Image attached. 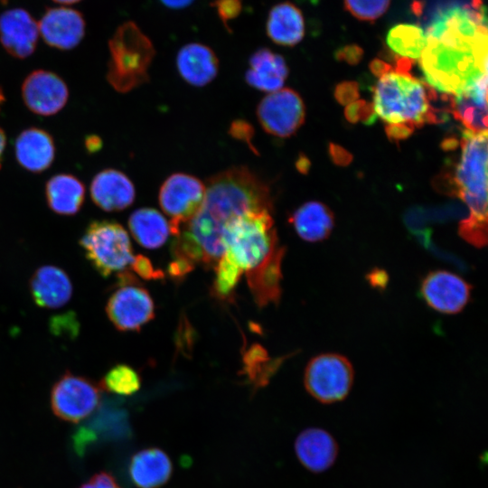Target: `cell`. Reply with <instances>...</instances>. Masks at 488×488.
I'll list each match as a JSON object with an SVG mask.
<instances>
[{
    "instance_id": "60d3db41",
    "label": "cell",
    "mask_w": 488,
    "mask_h": 488,
    "mask_svg": "<svg viewBox=\"0 0 488 488\" xmlns=\"http://www.w3.org/2000/svg\"><path fill=\"white\" fill-rule=\"evenodd\" d=\"M194 265L191 262L182 259L174 258L168 267L169 274L174 278H181L184 277L187 273L192 271Z\"/></svg>"
},
{
    "instance_id": "83f0119b",
    "label": "cell",
    "mask_w": 488,
    "mask_h": 488,
    "mask_svg": "<svg viewBox=\"0 0 488 488\" xmlns=\"http://www.w3.org/2000/svg\"><path fill=\"white\" fill-rule=\"evenodd\" d=\"M45 196L53 212L70 216L80 210L85 198V187L74 175L59 174L46 183Z\"/></svg>"
},
{
    "instance_id": "5bb4252c",
    "label": "cell",
    "mask_w": 488,
    "mask_h": 488,
    "mask_svg": "<svg viewBox=\"0 0 488 488\" xmlns=\"http://www.w3.org/2000/svg\"><path fill=\"white\" fill-rule=\"evenodd\" d=\"M22 96L26 107L33 113L51 116L67 103L69 90L55 73L44 70L31 72L22 85Z\"/></svg>"
},
{
    "instance_id": "2e32d148",
    "label": "cell",
    "mask_w": 488,
    "mask_h": 488,
    "mask_svg": "<svg viewBox=\"0 0 488 488\" xmlns=\"http://www.w3.org/2000/svg\"><path fill=\"white\" fill-rule=\"evenodd\" d=\"M450 97V109L466 130L487 133V74L466 84Z\"/></svg>"
},
{
    "instance_id": "ba28073f",
    "label": "cell",
    "mask_w": 488,
    "mask_h": 488,
    "mask_svg": "<svg viewBox=\"0 0 488 488\" xmlns=\"http://www.w3.org/2000/svg\"><path fill=\"white\" fill-rule=\"evenodd\" d=\"M353 377L352 365L346 357L323 353L309 361L304 382L306 390L315 399L322 403H333L348 395Z\"/></svg>"
},
{
    "instance_id": "8992f818",
    "label": "cell",
    "mask_w": 488,
    "mask_h": 488,
    "mask_svg": "<svg viewBox=\"0 0 488 488\" xmlns=\"http://www.w3.org/2000/svg\"><path fill=\"white\" fill-rule=\"evenodd\" d=\"M108 49L107 80L117 91L127 92L148 81V69L155 50L135 22H125L117 28Z\"/></svg>"
},
{
    "instance_id": "7a4b0ae2",
    "label": "cell",
    "mask_w": 488,
    "mask_h": 488,
    "mask_svg": "<svg viewBox=\"0 0 488 488\" xmlns=\"http://www.w3.org/2000/svg\"><path fill=\"white\" fill-rule=\"evenodd\" d=\"M425 32L427 43L418 60L425 82L435 90L454 95L487 74V20L482 0L439 10Z\"/></svg>"
},
{
    "instance_id": "44dd1931",
    "label": "cell",
    "mask_w": 488,
    "mask_h": 488,
    "mask_svg": "<svg viewBox=\"0 0 488 488\" xmlns=\"http://www.w3.org/2000/svg\"><path fill=\"white\" fill-rule=\"evenodd\" d=\"M286 248L279 246L267 259L246 272L247 282L258 307L277 304L281 296V265Z\"/></svg>"
},
{
    "instance_id": "d4e9b609",
    "label": "cell",
    "mask_w": 488,
    "mask_h": 488,
    "mask_svg": "<svg viewBox=\"0 0 488 488\" xmlns=\"http://www.w3.org/2000/svg\"><path fill=\"white\" fill-rule=\"evenodd\" d=\"M128 473L136 487L159 488L169 481L173 464L164 451L157 447L145 448L132 456Z\"/></svg>"
},
{
    "instance_id": "f6af8a7d",
    "label": "cell",
    "mask_w": 488,
    "mask_h": 488,
    "mask_svg": "<svg viewBox=\"0 0 488 488\" xmlns=\"http://www.w3.org/2000/svg\"><path fill=\"white\" fill-rule=\"evenodd\" d=\"M367 277L371 285L373 286L381 287L387 285L388 276L383 270H373L368 275Z\"/></svg>"
},
{
    "instance_id": "1f68e13d",
    "label": "cell",
    "mask_w": 488,
    "mask_h": 488,
    "mask_svg": "<svg viewBox=\"0 0 488 488\" xmlns=\"http://www.w3.org/2000/svg\"><path fill=\"white\" fill-rule=\"evenodd\" d=\"M215 267L216 274L213 281V293L220 298H227L233 293L243 271L226 254H223Z\"/></svg>"
},
{
    "instance_id": "4dcf8cb0",
    "label": "cell",
    "mask_w": 488,
    "mask_h": 488,
    "mask_svg": "<svg viewBox=\"0 0 488 488\" xmlns=\"http://www.w3.org/2000/svg\"><path fill=\"white\" fill-rule=\"evenodd\" d=\"M100 385L110 393L128 396L140 389L141 378L132 367L117 364L105 374Z\"/></svg>"
},
{
    "instance_id": "8fae6325",
    "label": "cell",
    "mask_w": 488,
    "mask_h": 488,
    "mask_svg": "<svg viewBox=\"0 0 488 488\" xmlns=\"http://www.w3.org/2000/svg\"><path fill=\"white\" fill-rule=\"evenodd\" d=\"M205 193V183L192 174L175 173L164 180L159 190L158 201L170 219L173 235L199 211Z\"/></svg>"
},
{
    "instance_id": "6da1fadb",
    "label": "cell",
    "mask_w": 488,
    "mask_h": 488,
    "mask_svg": "<svg viewBox=\"0 0 488 488\" xmlns=\"http://www.w3.org/2000/svg\"><path fill=\"white\" fill-rule=\"evenodd\" d=\"M199 211L174 234V258L206 267H215L225 252L227 226L239 215L258 208H272L268 185L245 166H235L210 177Z\"/></svg>"
},
{
    "instance_id": "ee69618b",
    "label": "cell",
    "mask_w": 488,
    "mask_h": 488,
    "mask_svg": "<svg viewBox=\"0 0 488 488\" xmlns=\"http://www.w3.org/2000/svg\"><path fill=\"white\" fill-rule=\"evenodd\" d=\"M392 69L393 67L391 65L379 59H375L370 63L371 71L379 78L389 72Z\"/></svg>"
},
{
    "instance_id": "681fc988",
    "label": "cell",
    "mask_w": 488,
    "mask_h": 488,
    "mask_svg": "<svg viewBox=\"0 0 488 488\" xmlns=\"http://www.w3.org/2000/svg\"><path fill=\"white\" fill-rule=\"evenodd\" d=\"M5 142H6L5 135L4 131L0 128V166H1V162H2L3 153L5 147Z\"/></svg>"
},
{
    "instance_id": "f907efd6",
    "label": "cell",
    "mask_w": 488,
    "mask_h": 488,
    "mask_svg": "<svg viewBox=\"0 0 488 488\" xmlns=\"http://www.w3.org/2000/svg\"><path fill=\"white\" fill-rule=\"evenodd\" d=\"M53 2L64 5H71L80 2V0H52Z\"/></svg>"
},
{
    "instance_id": "b9f144b4",
    "label": "cell",
    "mask_w": 488,
    "mask_h": 488,
    "mask_svg": "<svg viewBox=\"0 0 488 488\" xmlns=\"http://www.w3.org/2000/svg\"><path fill=\"white\" fill-rule=\"evenodd\" d=\"M362 56V51L357 46H347L340 50L336 57L338 60H343L350 64H356Z\"/></svg>"
},
{
    "instance_id": "7c38bea8",
    "label": "cell",
    "mask_w": 488,
    "mask_h": 488,
    "mask_svg": "<svg viewBox=\"0 0 488 488\" xmlns=\"http://www.w3.org/2000/svg\"><path fill=\"white\" fill-rule=\"evenodd\" d=\"M305 115L302 98L289 88L267 93L257 108L261 127L267 134L282 138L291 136L300 128Z\"/></svg>"
},
{
    "instance_id": "3957f363",
    "label": "cell",
    "mask_w": 488,
    "mask_h": 488,
    "mask_svg": "<svg viewBox=\"0 0 488 488\" xmlns=\"http://www.w3.org/2000/svg\"><path fill=\"white\" fill-rule=\"evenodd\" d=\"M412 60L398 57L396 67L380 78L373 90L377 116L389 124L410 122L416 127L444 121L446 112L430 101L436 90L409 73Z\"/></svg>"
},
{
    "instance_id": "e575fe53",
    "label": "cell",
    "mask_w": 488,
    "mask_h": 488,
    "mask_svg": "<svg viewBox=\"0 0 488 488\" xmlns=\"http://www.w3.org/2000/svg\"><path fill=\"white\" fill-rule=\"evenodd\" d=\"M220 20L229 30L230 21L236 19L242 11V0H213L211 3Z\"/></svg>"
},
{
    "instance_id": "30bf717a",
    "label": "cell",
    "mask_w": 488,
    "mask_h": 488,
    "mask_svg": "<svg viewBox=\"0 0 488 488\" xmlns=\"http://www.w3.org/2000/svg\"><path fill=\"white\" fill-rule=\"evenodd\" d=\"M100 398V388L93 380L66 371L52 388L51 408L60 419L78 423L94 412Z\"/></svg>"
},
{
    "instance_id": "8d00e7d4",
    "label": "cell",
    "mask_w": 488,
    "mask_h": 488,
    "mask_svg": "<svg viewBox=\"0 0 488 488\" xmlns=\"http://www.w3.org/2000/svg\"><path fill=\"white\" fill-rule=\"evenodd\" d=\"M131 267L137 275L145 279H157L164 277L163 272L156 270L148 258L143 255L135 256Z\"/></svg>"
},
{
    "instance_id": "f1b7e54d",
    "label": "cell",
    "mask_w": 488,
    "mask_h": 488,
    "mask_svg": "<svg viewBox=\"0 0 488 488\" xmlns=\"http://www.w3.org/2000/svg\"><path fill=\"white\" fill-rule=\"evenodd\" d=\"M128 228L134 239L149 249L160 248L171 233L165 217L157 210L148 207L132 212L128 218Z\"/></svg>"
},
{
    "instance_id": "9a60e30c",
    "label": "cell",
    "mask_w": 488,
    "mask_h": 488,
    "mask_svg": "<svg viewBox=\"0 0 488 488\" xmlns=\"http://www.w3.org/2000/svg\"><path fill=\"white\" fill-rule=\"evenodd\" d=\"M85 26L83 15L67 7L47 8L38 24L43 41L59 50L76 47L85 34Z\"/></svg>"
},
{
    "instance_id": "ffe728a7",
    "label": "cell",
    "mask_w": 488,
    "mask_h": 488,
    "mask_svg": "<svg viewBox=\"0 0 488 488\" xmlns=\"http://www.w3.org/2000/svg\"><path fill=\"white\" fill-rule=\"evenodd\" d=\"M176 67L179 75L186 83L203 87L217 76L219 60L209 46L201 42H190L178 51Z\"/></svg>"
},
{
    "instance_id": "cb8c5ba5",
    "label": "cell",
    "mask_w": 488,
    "mask_h": 488,
    "mask_svg": "<svg viewBox=\"0 0 488 488\" xmlns=\"http://www.w3.org/2000/svg\"><path fill=\"white\" fill-rule=\"evenodd\" d=\"M296 454L300 463L311 472L321 473L328 469L337 455V445L324 429L308 428L297 436Z\"/></svg>"
},
{
    "instance_id": "f546056e",
    "label": "cell",
    "mask_w": 488,
    "mask_h": 488,
    "mask_svg": "<svg viewBox=\"0 0 488 488\" xmlns=\"http://www.w3.org/2000/svg\"><path fill=\"white\" fill-rule=\"evenodd\" d=\"M386 41L396 54L409 60L419 59L427 43L425 30L412 23L393 26L389 31Z\"/></svg>"
},
{
    "instance_id": "d590c367",
    "label": "cell",
    "mask_w": 488,
    "mask_h": 488,
    "mask_svg": "<svg viewBox=\"0 0 488 488\" xmlns=\"http://www.w3.org/2000/svg\"><path fill=\"white\" fill-rule=\"evenodd\" d=\"M334 97L341 105H349L360 97L359 85L355 81H343L334 89Z\"/></svg>"
},
{
    "instance_id": "74e56055",
    "label": "cell",
    "mask_w": 488,
    "mask_h": 488,
    "mask_svg": "<svg viewBox=\"0 0 488 488\" xmlns=\"http://www.w3.org/2000/svg\"><path fill=\"white\" fill-rule=\"evenodd\" d=\"M417 127L410 122L389 124L385 127L386 135L390 141L398 142L408 138Z\"/></svg>"
},
{
    "instance_id": "bcb514c9",
    "label": "cell",
    "mask_w": 488,
    "mask_h": 488,
    "mask_svg": "<svg viewBox=\"0 0 488 488\" xmlns=\"http://www.w3.org/2000/svg\"><path fill=\"white\" fill-rule=\"evenodd\" d=\"M164 6L170 9H183L189 6L194 0H159Z\"/></svg>"
},
{
    "instance_id": "f35d334b",
    "label": "cell",
    "mask_w": 488,
    "mask_h": 488,
    "mask_svg": "<svg viewBox=\"0 0 488 488\" xmlns=\"http://www.w3.org/2000/svg\"><path fill=\"white\" fill-rule=\"evenodd\" d=\"M80 488H121L113 475L107 472L94 474L87 483Z\"/></svg>"
},
{
    "instance_id": "c3c4849f",
    "label": "cell",
    "mask_w": 488,
    "mask_h": 488,
    "mask_svg": "<svg viewBox=\"0 0 488 488\" xmlns=\"http://www.w3.org/2000/svg\"><path fill=\"white\" fill-rule=\"evenodd\" d=\"M101 146V141L97 136H89V140H87V147L90 152L97 151Z\"/></svg>"
},
{
    "instance_id": "d6a6232c",
    "label": "cell",
    "mask_w": 488,
    "mask_h": 488,
    "mask_svg": "<svg viewBox=\"0 0 488 488\" xmlns=\"http://www.w3.org/2000/svg\"><path fill=\"white\" fill-rule=\"evenodd\" d=\"M345 8L356 18L373 21L388 9L390 0H343Z\"/></svg>"
},
{
    "instance_id": "5b68a950",
    "label": "cell",
    "mask_w": 488,
    "mask_h": 488,
    "mask_svg": "<svg viewBox=\"0 0 488 488\" xmlns=\"http://www.w3.org/2000/svg\"><path fill=\"white\" fill-rule=\"evenodd\" d=\"M271 211L250 210L234 219L225 230L224 254L243 272L260 265L280 246Z\"/></svg>"
},
{
    "instance_id": "4fadbf2b",
    "label": "cell",
    "mask_w": 488,
    "mask_h": 488,
    "mask_svg": "<svg viewBox=\"0 0 488 488\" xmlns=\"http://www.w3.org/2000/svg\"><path fill=\"white\" fill-rule=\"evenodd\" d=\"M472 286L460 276L447 270L427 273L420 286L427 305L441 314L461 312L470 300Z\"/></svg>"
},
{
    "instance_id": "52a82bcc",
    "label": "cell",
    "mask_w": 488,
    "mask_h": 488,
    "mask_svg": "<svg viewBox=\"0 0 488 488\" xmlns=\"http://www.w3.org/2000/svg\"><path fill=\"white\" fill-rule=\"evenodd\" d=\"M80 244L92 267L102 277L124 271L134 260L129 236L114 221H93L86 228Z\"/></svg>"
},
{
    "instance_id": "e0dca14e",
    "label": "cell",
    "mask_w": 488,
    "mask_h": 488,
    "mask_svg": "<svg viewBox=\"0 0 488 488\" xmlns=\"http://www.w3.org/2000/svg\"><path fill=\"white\" fill-rule=\"evenodd\" d=\"M38 23L24 9L14 8L0 14V42L12 56L24 59L34 52Z\"/></svg>"
},
{
    "instance_id": "9c48e42d",
    "label": "cell",
    "mask_w": 488,
    "mask_h": 488,
    "mask_svg": "<svg viewBox=\"0 0 488 488\" xmlns=\"http://www.w3.org/2000/svg\"><path fill=\"white\" fill-rule=\"evenodd\" d=\"M119 278V286L107 302L106 313L117 330L138 331L154 318V301L145 288L133 284L132 276L122 273Z\"/></svg>"
},
{
    "instance_id": "ab89813d",
    "label": "cell",
    "mask_w": 488,
    "mask_h": 488,
    "mask_svg": "<svg viewBox=\"0 0 488 488\" xmlns=\"http://www.w3.org/2000/svg\"><path fill=\"white\" fill-rule=\"evenodd\" d=\"M329 155L333 162L340 166H346L352 161V155L339 145L329 144Z\"/></svg>"
},
{
    "instance_id": "277c9868",
    "label": "cell",
    "mask_w": 488,
    "mask_h": 488,
    "mask_svg": "<svg viewBox=\"0 0 488 488\" xmlns=\"http://www.w3.org/2000/svg\"><path fill=\"white\" fill-rule=\"evenodd\" d=\"M460 160L453 179L454 192L469 208L460 221L459 235L476 248L487 243V133H463Z\"/></svg>"
},
{
    "instance_id": "7402d4cb",
    "label": "cell",
    "mask_w": 488,
    "mask_h": 488,
    "mask_svg": "<svg viewBox=\"0 0 488 488\" xmlns=\"http://www.w3.org/2000/svg\"><path fill=\"white\" fill-rule=\"evenodd\" d=\"M246 82L260 91L271 93L283 88L288 75L285 59L267 48H259L249 60Z\"/></svg>"
},
{
    "instance_id": "836d02e7",
    "label": "cell",
    "mask_w": 488,
    "mask_h": 488,
    "mask_svg": "<svg viewBox=\"0 0 488 488\" xmlns=\"http://www.w3.org/2000/svg\"><path fill=\"white\" fill-rule=\"evenodd\" d=\"M344 116L351 123L361 121L367 126L372 125L377 118L373 104L363 99L349 104L344 110Z\"/></svg>"
},
{
    "instance_id": "7bdbcfd3",
    "label": "cell",
    "mask_w": 488,
    "mask_h": 488,
    "mask_svg": "<svg viewBox=\"0 0 488 488\" xmlns=\"http://www.w3.org/2000/svg\"><path fill=\"white\" fill-rule=\"evenodd\" d=\"M230 134L234 137L241 138L243 140L249 139V134H252L249 125L245 124L242 121H236L232 124L230 128Z\"/></svg>"
},
{
    "instance_id": "7dc6e473",
    "label": "cell",
    "mask_w": 488,
    "mask_h": 488,
    "mask_svg": "<svg viewBox=\"0 0 488 488\" xmlns=\"http://www.w3.org/2000/svg\"><path fill=\"white\" fill-rule=\"evenodd\" d=\"M310 167V161L308 158L302 155L298 157L296 161V168L302 174H307Z\"/></svg>"
},
{
    "instance_id": "603a6c76",
    "label": "cell",
    "mask_w": 488,
    "mask_h": 488,
    "mask_svg": "<svg viewBox=\"0 0 488 488\" xmlns=\"http://www.w3.org/2000/svg\"><path fill=\"white\" fill-rule=\"evenodd\" d=\"M14 153L23 168L33 173H41L52 164L55 146L48 132L38 127H29L17 136Z\"/></svg>"
},
{
    "instance_id": "d6986e66",
    "label": "cell",
    "mask_w": 488,
    "mask_h": 488,
    "mask_svg": "<svg viewBox=\"0 0 488 488\" xmlns=\"http://www.w3.org/2000/svg\"><path fill=\"white\" fill-rule=\"evenodd\" d=\"M34 303L42 308L54 309L67 304L72 295V284L64 270L45 265L37 268L29 283Z\"/></svg>"
},
{
    "instance_id": "4316f807",
    "label": "cell",
    "mask_w": 488,
    "mask_h": 488,
    "mask_svg": "<svg viewBox=\"0 0 488 488\" xmlns=\"http://www.w3.org/2000/svg\"><path fill=\"white\" fill-rule=\"evenodd\" d=\"M289 221L297 235L308 242L327 239L334 225L332 211L316 201L307 202L298 207L289 218Z\"/></svg>"
},
{
    "instance_id": "ac0fdd59",
    "label": "cell",
    "mask_w": 488,
    "mask_h": 488,
    "mask_svg": "<svg viewBox=\"0 0 488 488\" xmlns=\"http://www.w3.org/2000/svg\"><path fill=\"white\" fill-rule=\"evenodd\" d=\"M90 196L93 202L103 211H117L134 202L136 190L124 173L116 169H105L92 179Z\"/></svg>"
},
{
    "instance_id": "484cf974",
    "label": "cell",
    "mask_w": 488,
    "mask_h": 488,
    "mask_svg": "<svg viewBox=\"0 0 488 488\" xmlns=\"http://www.w3.org/2000/svg\"><path fill=\"white\" fill-rule=\"evenodd\" d=\"M269 39L281 46H294L305 35V20L298 7L290 2L275 5L266 21Z\"/></svg>"
}]
</instances>
